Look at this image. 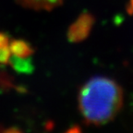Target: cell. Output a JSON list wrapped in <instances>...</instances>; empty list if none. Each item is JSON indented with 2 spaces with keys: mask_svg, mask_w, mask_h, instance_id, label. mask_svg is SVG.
I'll return each mask as SVG.
<instances>
[{
  "mask_svg": "<svg viewBox=\"0 0 133 133\" xmlns=\"http://www.w3.org/2000/svg\"><path fill=\"white\" fill-rule=\"evenodd\" d=\"M129 9L131 13L133 12V0H130L129 1Z\"/></svg>",
  "mask_w": 133,
  "mask_h": 133,
  "instance_id": "cell-5",
  "label": "cell"
},
{
  "mask_svg": "<svg viewBox=\"0 0 133 133\" xmlns=\"http://www.w3.org/2000/svg\"><path fill=\"white\" fill-rule=\"evenodd\" d=\"M94 19L90 14H82L78 18L69 28L68 37L71 42H81L88 37L91 27L94 25Z\"/></svg>",
  "mask_w": 133,
  "mask_h": 133,
  "instance_id": "cell-2",
  "label": "cell"
},
{
  "mask_svg": "<svg viewBox=\"0 0 133 133\" xmlns=\"http://www.w3.org/2000/svg\"><path fill=\"white\" fill-rule=\"evenodd\" d=\"M64 0H17L21 6L34 10H52Z\"/></svg>",
  "mask_w": 133,
  "mask_h": 133,
  "instance_id": "cell-3",
  "label": "cell"
},
{
  "mask_svg": "<svg viewBox=\"0 0 133 133\" xmlns=\"http://www.w3.org/2000/svg\"><path fill=\"white\" fill-rule=\"evenodd\" d=\"M78 100L84 121L92 126H101L117 116L124 96L122 88L114 79L97 76L83 84Z\"/></svg>",
  "mask_w": 133,
  "mask_h": 133,
  "instance_id": "cell-1",
  "label": "cell"
},
{
  "mask_svg": "<svg viewBox=\"0 0 133 133\" xmlns=\"http://www.w3.org/2000/svg\"><path fill=\"white\" fill-rule=\"evenodd\" d=\"M8 47H9L10 54H12L13 56L19 58H26L31 53V49L29 44L21 40H16L12 42Z\"/></svg>",
  "mask_w": 133,
  "mask_h": 133,
  "instance_id": "cell-4",
  "label": "cell"
}]
</instances>
